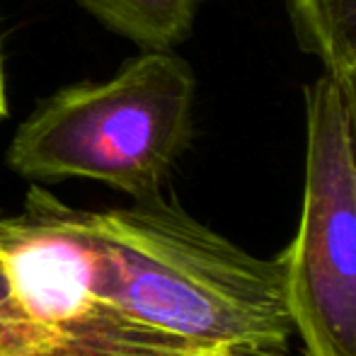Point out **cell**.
<instances>
[{"label":"cell","mask_w":356,"mask_h":356,"mask_svg":"<svg viewBox=\"0 0 356 356\" xmlns=\"http://www.w3.org/2000/svg\"><path fill=\"white\" fill-rule=\"evenodd\" d=\"M34 337L29 325L19 315L10 289L8 269H5L3 248H0V356H32Z\"/></svg>","instance_id":"cell-7"},{"label":"cell","mask_w":356,"mask_h":356,"mask_svg":"<svg viewBox=\"0 0 356 356\" xmlns=\"http://www.w3.org/2000/svg\"><path fill=\"white\" fill-rule=\"evenodd\" d=\"M8 117V95H5V73H3V58H0V122Z\"/></svg>","instance_id":"cell-9"},{"label":"cell","mask_w":356,"mask_h":356,"mask_svg":"<svg viewBox=\"0 0 356 356\" xmlns=\"http://www.w3.org/2000/svg\"><path fill=\"white\" fill-rule=\"evenodd\" d=\"M296 39L330 78L356 73V0H286Z\"/></svg>","instance_id":"cell-6"},{"label":"cell","mask_w":356,"mask_h":356,"mask_svg":"<svg viewBox=\"0 0 356 356\" xmlns=\"http://www.w3.org/2000/svg\"><path fill=\"white\" fill-rule=\"evenodd\" d=\"M107 303L216 356H293L282 259L250 254L165 194L85 211Z\"/></svg>","instance_id":"cell-1"},{"label":"cell","mask_w":356,"mask_h":356,"mask_svg":"<svg viewBox=\"0 0 356 356\" xmlns=\"http://www.w3.org/2000/svg\"><path fill=\"white\" fill-rule=\"evenodd\" d=\"M197 78L172 49H145L102 83L58 90L17 127L5 163L32 182L92 179L134 202L163 194L192 143Z\"/></svg>","instance_id":"cell-2"},{"label":"cell","mask_w":356,"mask_h":356,"mask_svg":"<svg viewBox=\"0 0 356 356\" xmlns=\"http://www.w3.org/2000/svg\"><path fill=\"white\" fill-rule=\"evenodd\" d=\"M337 83L339 92H342L344 107L349 114V127H352V136L356 145V73L354 75H344V78H332Z\"/></svg>","instance_id":"cell-8"},{"label":"cell","mask_w":356,"mask_h":356,"mask_svg":"<svg viewBox=\"0 0 356 356\" xmlns=\"http://www.w3.org/2000/svg\"><path fill=\"white\" fill-rule=\"evenodd\" d=\"M99 24L143 49H172L192 34L202 0H78Z\"/></svg>","instance_id":"cell-5"},{"label":"cell","mask_w":356,"mask_h":356,"mask_svg":"<svg viewBox=\"0 0 356 356\" xmlns=\"http://www.w3.org/2000/svg\"><path fill=\"white\" fill-rule=\"evenodd\" d=\"M0 248L32 356H216L136 323L92 286L85 209L32 187L22 211L0 216Z\"/></svg>","instance_id":"cell-3"},{"label":"cell","mask_w":356,"mask_h":356,"mask_svg":"<svg viewBox=\"0 0 356 356\" xmlns=\"http://www.w3.org/2000/svg\"><path fill=\"white\" fill-rule=\"evenodd\" d=\"M305 356H356V145L337 83L305 88V184L298 228L277 254Z\"/></svg>","instance_id":"cell-4"}]
</instances>
